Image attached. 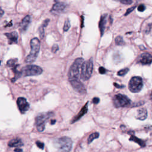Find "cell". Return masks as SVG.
<instances>
[{"instance_id":"484cf974","label":"cell","mask_w":152,"mask_h":152,"mask_svg":"<svg viewBox=\"0 0 152 152\" xmlns=\"http://www.w3.org/2000/svg\"><path fill=\"white\" fill-rule=\"evenodd\" d=\"M113 1L120 2L124 5H131L132 4V0H113Z\"/></svg>"},{"instance_id":"f1b7e54d","label":"cell","mask_w":152,"mask_h":152,"mask_svg":"<svg viewBox=\"0 0 152 152\" xmlns=\"http://www.w3.org/2000/svg\"><path fill=\"white\" fill-rule=\"evenodd\" d=\"M58 49H59V47H58V45L55 44V45H54L53 46V47H52V52H53V53H56L58 51Z\"/></svg>"},{"instance_id":"8fae6325","label":"cell","mask_w":152,"mask_h":152,"mask_svg":"<svg viewBox=\"0 0 152 152\" xmlns=\"http://www.w3.org/2000/svg\"><path fill=\"white\" fill-rule=\"evenodd\" d=\"M137 62L142 65H150L152 63V55L148 53L141 54L138 57Z\"/></svg>"},{"instance_id":"5b68a950","label":"cell","mask_w":152,"mask_h":152,"mask_svg":"<svg viewBox=\"0 0 152 152\" xmlns=\"http://www.w3.org/2000/svg\"><path fill=\"white\" fill-rule=\"evenodd\" d=\"M53 113L51 112H44L39 113L35 118V125L37 130L39 132H42L44 131L45 128V123L53 116Z\"/></svg>"},{"instance_id":"83f0119b","label":"cell","mask_w":152,"mask_h":152,"mask_svg":"<svg viewBox=\"0 0 152 152\" xmlns=\"http://www.w3.org/2000/svg\"><path fill=\"white\" fill-rule=\"evenodd\" d=\"M99 72L100 74H105L107 72V70L106 69H105L103 67H100L99 68Z\"/></svg>"},{"instance_id":"7c38bea8","label":"cell","mask_w":152,"mask_h":152,"mask_svg":"<svg viewBox=\"0 0 152 152\" xmlns=\"http://www.w3.org/2000/svg\"><path fill=\"white\" fill-rule=\"evenodd\" d=\"M66 8H67L66 4H65L64 3L58 2L53 6V8H52L51 10H50V12L55 14H60V13H63L65 11Z\"/></svg>"},{"instance_id":"ba28073f","label":"cell","mask_w":152,"mask_h":152,"mask_svg":"<svg viewBox=\"0 0 152 152\" xmlns=\"http://www.w3.org/2000/svg\"><path fill=\"white\" fill-rule=\"evenodd\" d=\"M143 87V80L140 77H133L130 80L128 89L132 93H138L140 92Z\"/></svg>"},{"instance_id":"30bf717a","label":"cell","mask_w":152,"mask_h":152,"mask_svg":"<svg viewBox=\"0 0 152 152\" xmlns=\"http://www.w3.org/2000/svg\"><path fill=\"white\" fill-rule=\"evenodd\" d=\"M17 104H18V108L20 112L24 114L26 111H27L30 108V105L27 102L26 99L23 97H20L17 100Z\"/></svg>"},{"instance_id":"f35d334b","label":"cell","mask_w":152,"mask_h":152,"mask_svg":"<svg viewBox=\"0 0 152 152\" xmlns=\"http://www.w3.org/2000/svg\"><path fill=\"white\" fill-rule=\"evenodd\" d=\"M0 63H1V61H0Z\"/></svg>"},{"instance_id":"d4e9b609","label":"cell","mask_w":152,"mask_h":152,"mask_svg":"<svg viewBox=\"0 0 152 152\" xmlns=\"http://www.w3.org/2000/svg\"><path fill=\"white\" fill-rule=\"evenodd\" d=\"M70 27V22L69 19H67L64 23L63 30L64 32H67Z\"/></svg>"},{"instance_id":"f546056e","label":"cell","mask_w":152,"mask_h":152,"mask_svg":"<svg viewBox=\"0 0 152 152\" xmlns=\"http://www.w3.org/2000/svg\"><path fill=\"white\" fill-rule=\"evenodd\" d=\"M137 10L139 11L143 12L146 10V6L144 4H140L139 6H138Z\"/></svg>"},{"instance_id":"6da1fadb","label":"cell","mask_w":152,"mask_h":152,"mask_svg":"<svg viewBox=\"0 0 152 152\" xmlns=\"http://www.w3.org/2000/svg\"><path fill=\"white\" fill-rule=\"evenodd\" d=\"M30 44L31 50L25 60V62L28 64H31L35 61L38 56L41 46L40 41L37 38H33L30 41Z\"/></svg>"},{"instance_id":"2e32d148","label":"cell","mask_w":152,"mask_h":152,"mask_svg":"<svg viewBox=\"0 0 152 152\" xmlns=\"http://www.w3.org/2000/svg\"><path fill=\"white\" fill-rule=\"evenodd\" d=\"M31 18L29 15H26L20 24V30L22 32H26L30 23Z\"/></svg>"},{"instance_id":"4fadbf2b","label":"cell","mask_w":152,"mask_h":152,"mask_svg":"<svg viewBox=\"0 0 152 152\" xmlns=\"http://www.w3.org/2000/svg\"><path fill=\"white\" fill-rule=\"evenodd\" d=\"M88 104H89V102H88L85 105H84V106L81 108V109L80 110V111L78 113V114L77 115H76L75 116L73 117V118L71 121V124H73L75 123L76 122H77V121L80 120L81 119V118L83 117L84 115H85L88 112Z\"/></svg>"},{"instance_id":"e575fe53","label":"cell","mask_w":152,"mask_h":152,"mask_svg":"<svg viewBox=\"0 0 152 152\" xmlns=\"http://www.w3.org/2000/svg\"><path fill=\"white\" fill-rule=\"evenodd\" d=\"M4 10H3L1 7H0V17L3 16V15H4Z\"/></svg>"},{"instance_id":"d6986e66","label":"cell","mask_w":152,"mask_h":152,"mask_svg":"<svg viewBox=\"0 0 152 152\" xmlns=\"http://www.w3.org/2000/svg\"><path fill=\"white\" fill-rule=\"evenodd\" d=\"M23 146V143L20 139H14L8 143V146L11 147H20Z\"/></svg>"},{"instance_id":"7a4b0ae2","label":"cell","mask_w":152,"mask_h":152,"mask_svg":"<svg viewBox=\"0 0 152 152\" xmlns=\"http://www.w3.org/2000/svg\"><path fill=\"white\" fill-rule=\"evenodd\" d=\"M84 62V60L82 58H77L74 63L71 66L69 71V81L73 80H80L81 75V67Z\"/></svg>"},{"instance_id":"277c9868","label":"cell","mask_w":152,"mask_h":152,"mask_svg":"<svg viewBox=\"0 0 152 152\" xmlns=\"http://www.w3.org/2000/svg\"><path fill=\"white\" fill-rule=\"evenodd\" d=\"M93 69V61L92 58H90L87 61L84 62L81 67L80 78L83 81L88 80L92 76Z\"/></svg>"},{"instance_id":"4316f807","label":"cell","mask_w":152,"mask_h":152,"mask_svg":"<svg viewBox=\"0 0 152 152\" xmlns=\"http://www.w3.org/2000/svg\"><path fill=\"white\" fill-rule=\"evenodd\" d=\"M36 144L39 148H41L42 150H43L45 144H44V143L43 142H41L40 141H36Z\"/></svg>"},{"instance_id":"7402d4cb","label":"cell","mask_w":152,"mask_h":152,"mask_svg":"<svg viewBox=\"0 0 152 152\" xmlns=\"http://www.w3.org/2000/svg\"><path fill=\"white\" fill-rule=\"evenodd\" d=\"M99 137V133L97 132H95L91 134L88 139V144H90L94 140L98 139Z\"/></svg>"},{"instance_id":"ffe728a7","label":"cell","mask_w":152,"mask_h":152,"mask_svg":"<svg viewBox=\"0 0 152 152\" xmlns=\"http://www.w3.org/2000/svg\"><path fill=\"white\" fill-rule=\"evenodd\" d=\"M49 22V20L46 19L45 20L43 21V23L42 24V25L39 28V36L41 38V39H43V38L44 36V34H45L44 28L48 26Z\"/></svg>"},{"instance_id":"9c48e42d","label":"cell","mask_w":152,"mask_h":152,"mask_svg":"<svg viewBox=\"0 0 152 152\" xmlns=\"http://www.w3.org/2000/svg\"><path fill=\"white\" fill-rule=\"evenodd\" d=\"M70 82L75 91L81 95L86 93V89L80 80H70Z\"/></svg>"},{"instance_id":"8d00e7d4","label":"cell","mask_w":152,"mask_h":152,"mask_svg":"<svg viewBox=\"0 0 152 152\" xmlns=\"http://www.w3.org/2000/svg\"><path fill=\"white\" fill-rule=\"evenodd\" d=\"M150 99H151V100H152V92H151V94H150Z\"/></svg>"},{"instance_id":"d590c367","label":"cell","mask_w":152,"mask_h":152,"mask_svg":"<svg viewBox=\"0 0 152 152\" xmlns=\"http://www.w3.org/2000/svg\"><path fill=\"white\" fill-rule=\"evenodd\" d=\"M55 123H56V120H51V121H50V124H51V125H54V124H55Z\"/></svg>"},{"instance_id":"cb8c5ba5","label":"cell","mask_w":152,"mask_h":152,"mask_svg":"<svg viewBox=\"0 0 152 152\" xmlns=\"http://www.w3.org/2000/svg\"><path fill=\"white\" fill-rule=\"evenodd\" d=\"M129 70H130V69L128 68H125V69H122L117 73V75L121 76V77L124 76L127 74V73L129 71Z\"/></svg>"},{"instance_id":"d6a6232c","label":"cell","mask_w":152,"mask_h":152,"mask_svg":"<svg viewBox=\"0 0 152 152\" xmlns=\"http://www.w3.org/2000/svg\"><path fill=\"white\" fill-rule=\"evenodd\" d=\"M113 86L118 88V89H123L124 88H125V86L124 85H120V84H118L117 83H113Z\"/></svg>"},{"instance_id":"603a6c76","label":"cell","mask_w":152,"mask_h":152,"mask_svg":"<svg viewBox=\"0 0 152 152\" xmlns=\"http://www.w3.org/2000/svg\"><path fill=\"white\" fill-rule=\"evenodd\" d=\"M115 44L118 46H122L125 43L123 37L121 36H118L117 37L115 38Z\"/></svg>"},{"instance_id":"74e56055","label":"cell","mask_w":152,"mask_h":152,"mask_svg":"<svg viewBox=\"0 0 152 152\" xmlns=\"http://www.w3.org/2000/svg\"><path fill=\"white\" fill-rule=\"evenodd\" d=\"M54 1H58V0H54Z\"/></svg>"},{"instance_id":"9a60e30c","label":"cell","mask_w":152,"mask_h":152,"mask_svg":"<svg viewBox=\"0 0 152 152\" xmlns=\"http://www.w3.org/2000/svg\"><path fill=\"white\" fill-rule=\"evenodd\" d=\"M5 35L7 38L8 40V43L11 44H16L18 42V34L17 32L14 31L11 33H5Z\"/></svg>"},{"instance_id":"5bb4252c","label":"cell","mask_w":152,"mask_h":152,"mask_svg":"<svg viewBox=\"0 0 152 152\" xmlns=\"http://www.w3.org/2000/svg\"><path fill=\"white\" fill-rule=\"evenodd\" d=\"M107 16H108L107 14H104L100 17V19L99 23V28L100 30L101 36H102L105 33L106 25L107 23Z\"/></svg>"},{"instance_id":"52a82bcc","label":"cell","mask_w":152,"mask_h":152,"mask_svg":"<svg viewBox=\"0 0 152 152\" xmlns=\"http://www.w3.org/2000/svg\"><path fill=\"white\" fill-rule=\"evenodd\" d=\"M43 70L41 67L35 65H28L23 67L21 73L25 77L39 76L41 74Z\"/></svg>"},{"instance_id":"44dd1931","label":"cell","mask_w":152,"mask_h":152,"mask_svg":"<svg viewBox=\"0 0 152 152\" xmlns=\"http://www.w3.org/2000/svg\"><path fill=\"white\" fill-rule=\"evenodd\" d=\"M18 59L17 58H14V59H10V60H8L7 62V65L8 67H10V68L14 69L15 67H18L19 65L17 64L18 63Z\"/></svg>"},{"instance_id":"1f68e13d","label":"cell","mask_w":152,"mask_h":152,"mask_svg":"<svg viewBox=\"0 0 152 152\" xmlns=\"http://www.w3.org/2000/svg\"><path fill=\"white\" fill-rule=\"evenodd\" d=\"M92 102H93V103L94 104H95V105L98 104L99 103V102H100V99H99V97H94V98L93 99Z\"/></svg>"},{"instance_id":"e0dca14e","label":"cell","mask_w":152,"mask_h":152,"mask_svg":"<svg viewBox=\"0 0 152 152\" xmlns=\"http://www.w3.org/2000/svg\"><path fill=\"white\" fill-rule=\"evenodd\" d=\"M134 133V131H129L128 132V134L131 135L130 138V141H133L134 143L138 144L141 147H144L146 146L145 141L139 138H137L136 136H135Z\"/></svg>"},{"instance_id":"3957f363","label":"cell","mask_w":152,"mask_h":152,"mask_svg":"<svg viewBox=\"0 0 152 152\" xmlns=\"http://www.w3.org/2000/svg\"><path fill=\"white\" fill-rule=\"evenodd\" d=\"M54 143L58 152H70L72 148L73 141L68 137L59 138Z\"/></svg>"},{"instance_id":"ac0fdd59","label":"cell","mask_w":152,"mask_h":152,"mask_svg":"<svg viewBox=\"0 0 152 152\" xmlns=\"http://www.w3.org/2000/svg\"><path fill=\"white\" fill-rule=\"evenodd\" d=\"M147 118V111L146 108H140L137 111L136 118L139 120L144 121Z\"/></svg>"},{"instance_id":"4dcf8cb0","label":"cell","mask_w":152,"mask_h":152,"mask_svg":"<svg viewBox=\"0 0 152 152\" xmlns=\"http://www.w3.org/2000/svg\"><path fill=\"white\" fill-rule=\"evenodd\" d=\"M136 6H134V7H131V8H129L128 9H127V10L126 11V13H125V15L126 16V15H128V14H130L131 12H132V11L136 8Z\"/></svg>"},{"instance_id":"8992f818","label":"cell","mask_w":152,"mask_h":152,"mask_svg":"<svg viewBox=\"0 0 152 152\" xmlns=\"http://www.w3.org/2000/svg\"><path fill=\"white\" fill-rule=\"evenodd\" d=\"M113 103L115 108H125L131 105V100L125 95L117 94L113 97Z\"/></svg>"},{"instance_id":"836d02e7","label":"cell","mask_w":152,"mask_h":152,"mask_svg":"<svg viewBox=\"0 0 152 152\" xmlns=\"http://www.w3.org/2000/svg\"><path fill=\"white\" fill-rule=\"evenodd\" d=\"M14 151L15 152H23V150L22 148H16L14 149Z\"/></svg>"}]
</instances>
